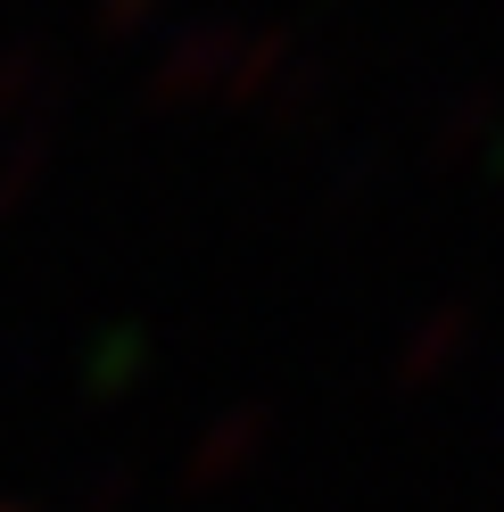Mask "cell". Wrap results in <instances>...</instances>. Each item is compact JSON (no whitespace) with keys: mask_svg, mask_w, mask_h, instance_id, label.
Here are the masks:
<instances>
[{"mask_svg":"<svg viewBox=\"0 0 504 512\" xmlns=\"http://www.w3.org/2000/svg\"><path fill=\"white\" fill-rule=\"evenodd\" d=\"M273 446V405L265 397H248V405H224L215 422L182 446V471H174V488L182 496H215V488H232V479L248 471Z\"/></svg>","mask_w":504,"mask_h":512,"instance_id":"7a4b0ae2","label":"cell"},{"mask_svg":"<svg viewBox=\"0 0 504 512\" xmlns=\"http://www.w3.org/2000/svg\"><path fill=\"white\" fill-rule=\"evenodd\" d=\"M496 124H504L496 83H463V91H447V100L430 108V141H422V157L447 174V166H463V157H480V149L496 141Z\"/></svg>","mask_w":504,"mask_h":512,"instance_id":"3957f363","label":"cell"},{"mask_svg":"<svg viewBox=\"0 0 504 512\" xmlns=\"http://www.w3.org/2000/svg\"><path fill=\"white\" fill-rule=\"evenodd\" d=\"M157 9H166V0H91V25H100V34L116 42V34H141Z\"/></svg>","mask_w":504,"mask_h":512,"instance_id":"8fae6325","label":"cell"},{"mask_svg":"<svg viewBox=\"0 0 504 512\" xmlns=\"http://www.w3.org/2000/svg\"><path fill=\"white\" fill-rule=\"evenodd\" d=\"M471 347V298H447V306H430L414 331L397 339V356H389V389H430L438 372H447L455 356Z\"/></svg>","mask_w":504,"mask_h":512,"instance_id":"277c9868","label":"cell"},{"mask_svg":"<svg viewBox=\"0 0 504 512\" xmlns=\"http://www.w3.org/2000/svg\"><path fill=\"white\" fill-rule=\"evenodd\" d=\"M141 496V463H100V471H83L75 479V496H67V512H124V504H133Z\"/></svg>","mask_w":504,"mask_h":512,"instance_id":"9c48e42d","label":"cell"},{"mask_svg":"<svg viewBox=\"0 0 504 512\" xmlns=\"http://www.w3.org/2000/svg\"><path fill=\"white\" fill-rule=\"evenodd\" d=\"M50 100H67V75H58L34 42H0V124H25Z\"/></svg>","mask_w":504,"mask_h":512,"instance_id":"52a82bcc","label":"cell"},{"mask_svg":"<svg viewBox=\"0 0 504 512\" xmlns=\"http://www.w3.org/2000/svg\"><path fill=\"white\" fill-rule=\"evenodd\" d=\"M372 174H381V133H364V141H339V149H331V199H364Z\"/></svg>","mask_w":504,"mask_h":512,"instance_id":"30bf717a","label":"cell"},{"mask_svg":"<svg viewBox=\"0 0 504 512\" xmlns=\"http://www.w3.org/2000/svg\"><path fill=\"white\" fill-rule=\"evenodd\" d=\"M248 25L232 17H191V25H174L166 50H157V67L141 75L133 91V108H191V100H215L224 91V67H232V50H240Z\"/></svg>","mask_w":504,"mask_h":512,"instance_id":"6da1fadb","label":"cell"},{"mask_svg":"<svg viewBox=\"0 0 504 512\" xmlns=\"http://www.w3.org/2000/svg\"><path fill=\"white\" fill-rule=\"evenodd\" d=\"M298 50H306V42H298V25H290V17L248 25L240 50H232V67H224V91H215V100H224V108H265V100H273V83L290 75V58H298Z\"/></svg>","mask_w":504,"mask_h":512,"instance_id":"5b68a950","label":"cell"},{"mask_svg":"<svg viewBox=\"0 0 504 512\" xmlns=\"http://www.w3.org/2000/svg\"><path fill=\"white\" fill-rule=\"evenodd\" d=\"M323 100H331V58L298 50V58H290V75L273 83V116L298 133V124H314V116H323Z\"/></svg>","mask_w":504,"mask_h":512,"instance_id":"ba28073f","label":"cell"},{"mask_svg":"<svg viewBox=\"0 0 504 512\" xmlns=\"http://www.w3.org/2000/svg\"><path fill=\"white\" fill-rule=\"evenodd\" d=\"M58 133H67V100L34 108V116H25L9 141H0V215H17V207H25V199L42 190L50 157H58Z\"/></svg>","mask_w":504,"mask_h":512,"instance_id":"8992f818","label":"cell"},{"mask_svg":"<svg viewBox=\"0 0 504 512\" xmlns=\"http://www.w3.org/2000/svg\"><path fill=\"white\" fill-rule=\"evenodd\" d=\"M0 512H34V504H17V496H0Z\"/></svg>","mask_w":504,"mask_h":512,"instance_id":"7c38bea8","label":"cell"}]
</instances>
